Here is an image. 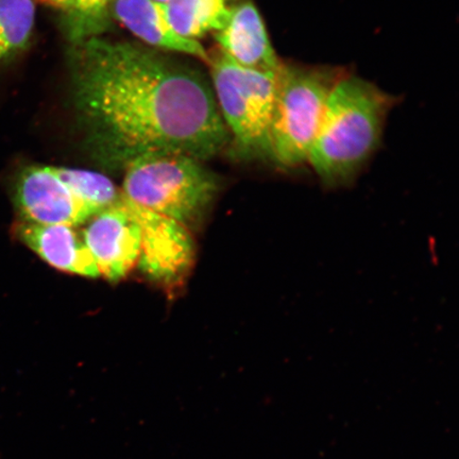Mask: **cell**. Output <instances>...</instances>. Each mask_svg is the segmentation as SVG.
I'll list each match as a JSON object with an SVG mask.
<instances>
[{"mask_svg": "<svg viewBox=\"0 0 459 459\" xmlns=\"http://www.w3.org/2000/svg\"><path fill=\"white\" fill-rule=\"evenodd\" d=\"M394 97L344 74L326 103L307 162L325 186H348L380 145Z\"/></svg>", "mask_w": 459, "mask_h": 459, "instance_id": "obj_2", "label": "cell"}, {"mask_svg": "<svg viewBox=\"0 0 459 459\" xmlns=\"http://www.w3.org/2000/svg\"><path fill=\"white\" fill-rule=\"evenodd\" d=\"M240 0H171L165 5L170 26L182 38L198 41L228 24Z\"/></svg>", "mask_w": 459, "mask_h": 459, "instance_id": "obj_12", "label": "cell"}, {"mask_svg": "<svg viewBox=\"0 0 459 459\" xmlns=\"http://www.w3.org/2000/svg\"><path fill=\"white\" fill-rule=\"evenodd\" d=\"M215 39L220 50L239 66L271 74H278L282 68L284 62L275 53L262 15L251 0H240L235 5Z\"/></svg>", "mask_w": 459, "mask_h": 459, "instance_id": "obj_9", "label": "cell"}, {"mask_svg": "<svg viewBox=\"0 0 459 459\" xmlns=\"http://www.w3.org/2000/svg\"><path fill=\"white\" fill-rule=\"evenodd\" d=\"M11 199L19 221L78 227L96 215L72 193L54 166L28 165L14 178Z\"/></svg>", "mask_w": 459, "mask_h": 459, "instance_id": "obj_6", "label": "cell"}, {"mask_svg": "<svg viewBox=\"0 0 459 459\" xmlns=\"http://www.w3.org/2000/svg\"><path fill=\"white\" fill-rule=\"evenodd\" d=\"M36 24L33 0H0V65L24 51Z\"/></svg>", "mask_w": 459, "mask_h": 459, "instance_id": "obj_13", "label": "cell"}, {"mask_svg": "<svg viewBox=\"0 0 459 459\" xmlns=\"http://www.w3.org/2000/svg\"><path fill=\"white\" fill-rule=\"evenodd\" d=\"M66 225H36L16 221L15 238L57 271L99 278L100 273L86 247L82 232Z\"/></svg>", "mask_w": 459, "mask_h": 459, "instance_id": "obj_10", "label": "cell"}, {"mask_svg": "<svg viewBox=\"0 0 459 459\" xmlns=\"http://www.w3.org/2000/svg\"><path fill=\"white\" fill-rule=\"evenodd\" d=\"M114 0H74L65 11V28L72 45L102 37L111 26Z\"/></svg>", "mask_w": 459, "mask_h": 459, "instance_id": "obj_15", "label": "cell"}, {"mask_svg": "<svg viewBox=\"0 0 459 459\" xmlns=\"http://www.w3.org/2000/svg\"><path fill=\"white\" fill-rule=\"evenodd\" d=\"M74 112L86 151L124 170L147 154L204 160L227 151L213 86L191 66L145 46L102 37L73 45Z\"/></svg>", "mask_w": 459, "mask_h": 459, "instance_id": "obj_1", "label": "cell"}, {"mask_svg": "<svg viewBox=\"0 0 459 459\" xmlns=\"http://www.w3.org/2000/svg\"><path fill=\"white\" fill-rule=\"evenodd\" d=\"M153 2H156L160 4L166 5L171 2V0H153Z\"/></svg>", "mask_w": 459, "mask_h": 459, "instance_id": "obj_17", "label": "cell"}, {"mask_svg": "<svg viewBox=\"0 0 459 459\" xmlns=\"http://www.w3.org/2000/svg\"><path fill=\"white\" fill-rule=\"evenodd\" d=\"M111 14L152 48L198 57L210 65L211 56L203 45L182 38L172 29L165 5L153 0H114Z\"/></svg>", "mask_w": 459, "mask_h": 459, "instance_id": "obj_11", "label": "cell"}, {"mask_svg": "<svg viewBox=\"0 0 459 459\" xmlns=\"http://www.w3.org/2000/svg\"><path fill=\"white\" fill-rule=\"evenodd\" d=\"M86 222L82 238L100 275L111 282L124 279L139 261L142 229L123 195L117 204Z\"/></svg>", "mask_w": 459, "mask_h": 459, "instance_id": "obj_7", "label": "cell"}, {"mask_svg": "<svg viewBox=\"0 0 459 459\" xmlns=\"http://www.w3.org/2000/svg\"><path fill=\"white\" fill-rule=\"evenodd\" d=\"M211 57L213 90L229 132V156L238 162L272 163L277 74L248 70L217 50Z\"/></svg>", "mask_w": 459, "mask_h": 459, "instance_id": "obj_4", "label": "cell"}, {"mask_svg": "<svg viewBox=\"0 0 459 459\" xmlns=\"http://www.w3.org/2000/svg\"><path fill=\"white\" fill-rule=\"evenodd\" d=\"M124 170L125 198L185 227L204 217L221 188L203 160L183 153L147 154Z\"/></svg>", "mask_w": 459, "mask_h": 459, "instance_id": "obj_3", "label": "cell"}, {"mask_svg": "<svg viewBox=\"0 0 459 459\" xmlns=\"http://www.w3.org/2000/svg\"><path fill=\"white\" fill-rule=\"evenodd\" d=\"M124 199L142 229V271L159 282H178L193 258V243L186 228Z\"/></svg>", "mask_w": 459, "mask_h": 459, "instance_id": "obj_8", "label": "cell"}, {"mask_svg": "<svg viewBox=\"0 0 459 459\" xmlns=\"http://www.w3.org/2000/svg\"><path fill=\"white\" fill-rule=\"evenodd\" d=\"M343 74L338 68L283 63L275 90L273 165L290 169L307 162L326 103Z\"/></svg>", "mask_w": 459, "mask_h": 459, "instance_id": "obj_5", "label": "cell"}, {"mask_svg": "<svg viewBox=\"0 0 459 459\" xmlns=\"http://www.w3.org/2000/svg\"><path fill=\"white\" fill-rule=\"evenodd\" d=\"M46 4L51 5V7L67 11L72 7L74 0H41Z\"/></svg>", "mask_w": 459, "mask_h": 459, "instance_id": "obj_16", "label": "cell"}, {"mask_svg": "<svg viewBox=\"0 0 459 459\" xmlns=\"http://www.w3.org/2000/svg\"><path fill=\"white\" fill-rule=\"evenodd\" d=\"M57 176L82 203L96 213L111 208L122 197V192L108 177L100 172L54 166Z\"/></svg>", "mask_w": 459, "mask_h": 459, "instance_id": "obj_14", "label": "cell"}]
</instances>
